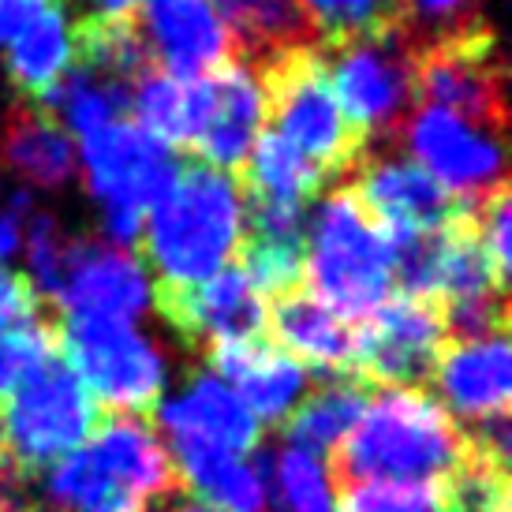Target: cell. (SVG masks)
<instances>
[{
  "label": "cell",
  "mask_w": 512,
  "mask_h": 512,
  "mask_svg": "<svg viewBox=\"0 0 512 512\" xmlns=\"http://www.w3.org/2000/svg\"><path fill=\"white\" fill-rule=\"evenodd\" d=\"M172 464L184 483V494L195 490L221 512H262L266 509V494H262V479H258L255 464H247L243 456L214 449L206 441L195 438H172Z\"/></svg>",
  "instance_id": "cell-24"
},
{
  "label": "cell",
  "mask_w": 512,
  "mask_h": 512,
  "mask_svg": "<svg viewBox=\"0 0 512 512\" xmlns=\"http://www.w3.org/2000/svg\"><path fill=\"white\" fill-rule=\"evenodd\" d=\"M53 314H57V307L34 292L27 273H15L8 266H0V333H8L15 326H27V322H38V318H53Z\"/></svg>",
  "instance_id": "cell-33"
},
{
  "label": "cell",
  "mask_w": 512,
  "mask_h": 512,
  "mask_svg": "<svg viewBox=\"0 0 512 512\" xmlns=\"http://www.w3.org/2000/svg\"><path fill=\"white\" fill-rule=\"evenodd\" d=\"M86 449L143 505H169L184 494L169 449L161 445L154 419L146 415H98Z\"/></svg>",
  "instance_id": "cell-19"
},
{
  "label": "cell",
  "mask_w": 512,
  "mask_h": 512,
  "mask_svg": "<svg viewBox=\"0 0 512 512\" xmlns=\"http://www.w3.org/2000/svg\"><path fill=\"white\" fill-rule=\"evenodd\" d=\"M475 0H412V30L430 34V30H445L475 15Z\"/></svg>",
  "instance_id": "cell-34"
},
{
  "label": "cell",
  "mask_w": 512,
  "mask_h": 512,
  "mask_svg": "<svg viewBox=\"0 0 512 512\" xmlns=\"http://www.w3.org/2000/svg\"><path fill=\"white\" fill-rule=\"evenodd\" d=\"M19 247V221L12 214L0 217V258H8Z\"/></svg>",
  "instance_id": "cell-38"
},
{
  "label": "cell",
  "mask_w": 512,
  "mask_h": 512,
  "mask_svg": "<svg viewBox=\"0 0 512 512\" xmlns=\"http://www.w3.org/2000/svg\"><path fill=\"white\" fill-rule=\"evenodd\" d=\"M400 143L456 199L479 202L505 187V139L445 109L419 105Z\"/></svg>",
  "instance_id": "cell-12"
},
{
  "label": "cell",
  "mask_w": 512,
  "mask_h": 512,
  "mask_svg": "<svg viewBox=\"0 0 512 512\" xmlns=\"http://www.w3.org/2000/svg\"><path fill=\"white\" fill-rule=\"evenodd\" d=\"M86 191L105 210L143 214L172 187L180 172V154L146 135L139 124H109L83 139Z\"/></svg>",
  "instance_id": "cell-13"
},
{
  "label": "cell",
  "mask_w": 512,
  "mask_h": 512,
  "mask_svg": "<svg viewBox=\"0 0 512 512\" xmlns=\"http://www.w3.org/2000/svg\"><path fill=\"white\" fill-rule=\"evenodd\" d=\"M303 288L352 326L389 299L393 243L348 184L329 191L307 228Z\"/></svg>",
  "instance_id": "cell-3"
},
{
  "label": "cell",
  "mask_w": 512,
  "mask_h": 512,
  "mask_svg": "<svg viewBox=\"0 0 512 512\" xmlns=\"http://www.w3.org/2000/svg\"><path fill=\"white\" fill-rule=\"evenodd\" d=\"M98 404L60 352L34 367L0 408V453L23 479L83 449L98 427Z\"/></svg>",
  "instance_id": "cell-7"
},
{
  "label": "cell",
  "mask_w": 512,
  "mask_h": 512,
  "mask_svg": "<svg viewBox=\"0 0 512 512\" xmlns=\"http://www.w3.org/2000/svg\"><path fill=\"white\" fill-rule=\"evenodd\" d=\"M4 161L34 187H64L75 176V143L68 128L38 101L19 98L4 116Z\"/></svg>",
  "instance_id": "cell-23"
},
{
  "label": "cell",
  "mask_w": 512,
  "mask_h": 512,
  "mask_svg": "<svg viewBox=\"0 0 512 512\" xmlns=\"http://www.w3.org/2000/svg\"><path fill=\"white\" fill-rule=\"evenodd\" d=\"M23 486L27 479L0 453V512H23Z\"/></svg>",
  "instance_id": "cell-36"
},
{
  "label": "cell",
  "mask_w": 512,
  "mask_h": 512,
  "mask_svg": "<svg viewBox=\"0 0 512 512\" xmlns=\"http://www.w3.org/2000/svg\"><path fill=\"white\" fill-rule=\"evenodd\" d=\"M262 90V120L285 143L322 172V180L344 184L359 157L367 154V135L341 113V105L329 90L318 49H296L285 57L266 60L251 72Z\"/></svg>",
  "instance_id": "cell-4"
},
{
  "label": "cell",
  "mask_w": 512,
  "mask_h": 512,
  "mask_svg": "<svg viewBox=\"0 0 512 512\" xmlns=\"http://www.w3.org/2000/svg\"><path fill=\"white\" fill-rule=\"evenodd\" d=\"M169 512H221V509H214V505H206V501H199V498H187V494H180V498L169 505Z\"/></svg>",
  "instance_id": "cell-39"
},
{
  "label": "cell",
  "mask_w": 512,
  "mask_h": 512,
  "mask_svg": "<svg viewBox=\"0 0 512 512\" xmlns=\"http://www.w3.org/2000/svg\"><path fill=\"white\" fill-rule=\"evenodd\" d=\"M475 453L468 430L427 389H382L329 453L333 486L445 483Z\"/></svg>",
  "instance_id": "cell-1"
},
{
  "label": "cell",
  "mask_w": 512,
  "mask_h": 512,
  "mask_svg": "<svg viewBox=\"0 0 512 512\" xmlns=\"http://www.w3.org/2000/svg\"><path fill=\"white\" fill-rule=\"evenodd\" d=\"M199 83V128L187 157L236 176L262 131V90L243 64L228 60Z\"/></svg>",
  "instance_id": "cell-15"
},
{
  "label": "cell",
  "mask_w": 512,
  "mask_h": 512,
  "mask_svg": "<svg viewBox=\"0 0 512 512\" xmlns=\"http://www.w3.org/2000/svg\"><path fill=\"white\" fill-rule=\"evenodd\" d=\"M412 45L415 101L430 109H445L505 139L509 72H505L498 34L483 19V12L468 15L445 30H430V34L412 30Z\"/></svg>",
  "instance_id": "cell-5"
},
{
  "label": "cell",
  "mask_w": 512,
  "mask_h": 512,
  "mask_svg": "<svg viewBox=\"0 0 512 512\" xmlns=\"http://www.w3.org/2000/svg\"><path fill=\"white\" fill-rule=\"evenodd\" d=\"M509 337L490 341L445 344L434 367V389L438 404L464 423H490L509 415L512 370H509Z\"/></svg>",
  "instance_id": "cell-17"
},
{
  "label": "cell",
  "mask_w": 512,
  "mask_h": 512,
  "mask_svg": "<svg viewBox=\"0 0 512 512\" xmlns=\"http://www.w3.org/2000/svg\"><path fill=\"white\" fill-rule=\"evenodd\" d=\"M370 210V217L393 232H430V228L453 225L468 210V202L449 195L445 187L415 161L404 143L367 146L352 176L344 180Z\"/></svg>",
  "instance_id": "cell-10"
},
{
  "label": "cell",
  "mask_w": 512,
  "mask_h": 512,
  "mask_svg": "<svg viewBox=\"0 0 512 512\" xmlns=\"http://www.w3.org/2000/svg\"><path fill=\"white\" fill-rule=\"evenodd\" d=\"M255 471L270 512H333V486L326 468L314 456L292 445L255 449Z\"/></svg>",
  "instance_id": "cell-28"
},
{
  "label": "cell",
  "mask_w": 512,
  "mask_h": 512,
  "mask_svg": "<svg viewBox=\"0 0 512 512\" xmlns=\"http://www.w3.org/2000/svg\"><path fill=\"white\" fill-rule=\"evenodd\" d=\"M318 60L341 113L367 135L370 146L400 143L415 116L412 27L382 38L318 45Z\"/></svg>",
  "instance_id": "cell-6"
},
{
  "label": "cell",
  "mask_w": 512,
  "mask_h": 512,
  "mask_svg": "<svg viewBox=\"0 0 512 512\" xmlns=\"http://www.w3.org/2000/svg\"><path fill=\"white\" fill-rule=\"evenodd\" d=\"M337 512H445L441 483H359L341 490Z\"/></svg>",
  "instance_id": "cell-32"
},
{
  "label": "cell",
  "mask_w": 512,
  "mask_h": 512,
  "mask_svg": "<svg viewBox=\"0 0 512 512\" xmlns=\"http://www.w3.org/2000/svg\"><path fill=\"white\" fill-rule=\"evenodd\" d=\"M318 45L382 38L412 27V0H299Z\"/></svg>",
  "instance_id": "cell-30"
},
{
  "label": "cell",
  "mask_w": 512,
  "mask_h": 512,
  "mask_svg": "<svg viewBox=\"0 0 512 512\" xmlns=\"http://www.w3.org/2000/svg\"><path fill=\"white\" fill-rule=\"evenodd\" d=\"M266 341L288 352L296 363H311L314 374H329L352 370L356 326L299 285L266 299Z\"/></svg>",
  "instance_id": "cell-20"
},
{
  "label": "cell",
  "mask_w": 512,
  "mask_h": 512,
  "mask_svg": "<svg viewBox=\"0 0 512 512\" xmlns=\"http://www.w3.org/2000/svg\"><path fill=\"white\" fill-rule=\"evenodd\" d=\"M38 8H42V0H0V49L27 27Z\"/></svg>",
  "instance_id": "cell-35"
},
{
  "label": "cell",
  "mask_w": 512,
  "mask_h": 512,
  "mask_svg": "<svg viewBox=\"0 0 512 512\" xmlns=\"http://www.w3.org/2000/svg\"><path fill=\"white\" fill-rule=\"evenodd\" d=\"M236 180H240L247 199L292 206V210H307L314 195L326 187L322 172L270 128L258 131L255 146L243 161V169L236 172Z\"/></svg>",
  "instance_id": "cell-26"
},
{
  "label": "cell",
  "mask_w": 512,
  "mask_h": 512,
  "mask_svg": "<svg viewBox=\"0 0 512 512\" xmlns=\"http://www.w3.org/2000/svg\"><path fill=\"white\" fill-rule=\"evenodd\" d=\"M150 288H191L232 266L243 247V187L195 157L180 161L172 187L154 202L139 240Z\"/></svg>",
  "instance_id": "cell-2"
},
{
  "label": "cell",
  "mask_w": 512,
  "mask_h": 512,
  "mask_svg": "<svg viewBox=\"0 0 512 512\" xmlns=\"http://www.w3.org/2000/svg\"><path fill=\"white\" fill-rule=\"evenodd\" d=\"M445 348V314L430 296H389L356 322L352 370L374 389H427Z\"/></svg>",
  "instance_id": "cell-9"
},
{
  "label": "cell",
  "mask_w": 512,
  "mask_h": 512,
  "mask_svg": "<svg viewBox=\"0 0 512 512\" xmlns=\"http://www.w3.org/2000/svg\"><path fill=\"white\" fill-rule=\"evenodd\" d=\"M68 251L72 240L64 236V228L53 214L45 210H30L27 217V266H30V285L38 296L49 303L57 299L60 285H64V270H68Z\"/></svg>",
  "instance_id": "cell-31"
},
{
  "label": "cell",
  "mask_w": 512,
  "mask_h": 512,
  "mask_svg": "<svg viewBox=\"0 0 512 512\" xmlns=\"http://www.w3.org/2000/svg\"><path fill=\"white\" fill-rule=\"evenodd\" d=\"M38 105H45L53 116L64 113V120L86 139V135L116 124V116L124 113V109H131V86L72 64L68 72L60 75V83Z\"/></svg>",
  "instance_id": "cell-29"
},
{
  "label": "cell",
  "mask_w": 512,
  "mask_h": 512,
  "mask_svg": "<svg viewBox=\"0 0 512 512\" xmlns=\"http://www.w3.org/2000/svg\"><path fill=\"white\" fill-rule=\"evenodd\" d=\"M150 0H90V8L83 15H101V19H131L139 15Z\"/></svg>",
  "instance_id": "cell-37"
},
{
  "label": "cell",
  "mask_w": 512,
  "mask_h": 512,
  "mask_svg": "<svg viewBox=\"0 0 512 512\" xmlns=\"http://www.w3.org/2000/svg\"><path fill=\"white\" fill-rule=\"evenodd\" d=\"M72 64V19L53 4H42L8 42V75L27 101H42Z\"/></svg>",
  "instance_id": "cell-25"
},
{
  "label": "cell",
  "mask_w": 512,
  "mask_h": 512,
  "mask_svg": "<svg viewBox=\"0 0 512 512\" xmlns=\"http://www.w3.org/2000/svg\"><path fill=\"white\" fill-rule=\"evenodd\" d=\"M131 109L146 135L165 143L172 154H187L199 128V83H180L161 68H150L131 86Z\"/></svg>",
  "instance_id": "cell-27"
},
{
  "label": "cell",
  "mask_w": 512,
  "mask_h": 512,
  "mask_svg": "<svg viewBox=\"0 0 512 512\" xmlns=\"http://www.w3.org/2000/svg\"><path fill=\"white\" fill-rule=\"evenodd\" d=\"M150 307L172 333L195 348L210 352L225 341H262L266 337V299L258 296L240 262L225 266L210 281L191 288H150Z\"/></svg>",
  "instance_id": "cell-11"
},
{
  "label": "cell",
  "mask_w": 512,
  "mask_h": 512,
  "mask_svg": "<svg viewBox=\"0 0 512 512\" xmlns=\"http://www.w3.org/2000/svg\"><path fill=\"white\" fill-rule=\"evenodd\" d=\"M169 505H172V501H169Z\"/></svg>",
  "instance_id": "cell-40"
},
{
  "label": "cell",
  "mask_w": 512,
  "mask_h": 512,
  "mask_svg": "<svg viewBox=\"0 0 512 512\" xmlns=\"http://www.w3.org/2000/svg\"><path fill=\"white\" fill-rule=\"evenodd\" d=\"M139 27L154 64L180 83H195L232 60L228 30L214 0H150Z\"/></svg>",
  "instance_id": "cell-16"
},
{
  "label": "cell",
  "mask_w": 512,
  "mask_h": 512,
  "mask_svg": "<svg viewBox=\"0 0 512 512\" xmlns=\"http://www.w3.org/2000/svg\"><path fill=\"white\" fill-rule=\"evenodd\" d=\"M214 378L232 382L240 393L243 408L255 415L258 423H285L288 412L311 389V374L303 363L281 352L277 344L262 341H225L214 344L210 352Z\"/></svg>",
  "instance_id": "cell-18"
},
{
  "label": "cell",
  "mask_w": 512,
  "mask_h": 512,
  "mask_svg": "<svg viewBox=\"0 0 512 512\" xmlns=\"http://www.w3.org/2000/svg\"><path fill=\"white\" fill-rule=\"evenodd\" d=\"M150 277L120 247L105 240H72L68 270L53 307L60 318H105L131 322L150 311Z\"/></svg>",
  "instance_id": "cell-14"
},
{
  "label": "cell",
  "mask_w": 512,
  "mask_h": 512,
  "mask_svg": "<svg viewBox=\"0 0 512 512\" xmlns=\"http://www.w3.org/2000/svg\"><path fill=\"white\" fill-rule=\"evenodd\" d=\"M374 385L363 382L356 370H329V374H314V385L307 397L285 419V438L292 449L307 456H326L344 441V434L356 427L359 415L367 412Z\"/></svg>",
  "instance_id": "cell-22"
},
{
  "label": "cell",
  "mask_w": 512,
  "mask_h": 512,
  "mask_svg": "<svg viewBox=\"0 0 512 512\" xmlns=\"http://www.w3.org/2000/svg\"><path fill=\"white\" fill-rule=\"evenodd\" d=\"M57 352L101 415L154 419L165 389V356L135 326L105 318H60Z\"/></svg>",
  "instance_id": "cell-8"
},
{
  "label": "cell",
  "mask_w": 512,
  "mask_h": 512,
  "mask_svg": "<svg viewBox=\"0 0 512 512\" xmlns=\"http://www.w3.org/2000/svg\"><path fill=\"white\" fill-rule=\"evenodd\" d=\"M154 427H165L169 438H195L225 453H255L262 423L243 408V400L214 374H195L180 397L154 412Z\"/></svg>",
  "instance_id": "cell-21"
}]
</instances>
